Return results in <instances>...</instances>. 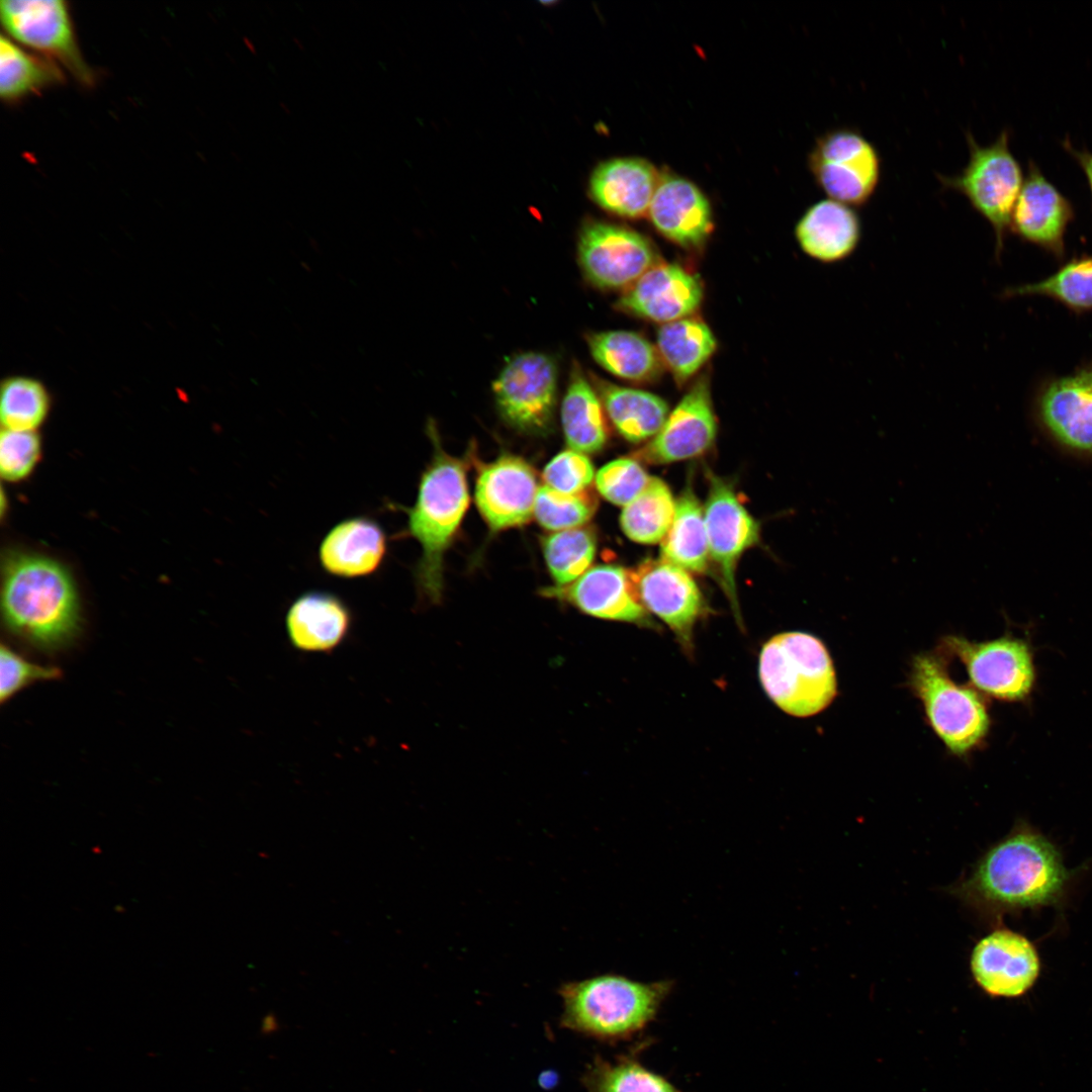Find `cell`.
<instances>
[{
  "label": "cell",
  "mask_w": 1092,
  "mask_h": 1092,
  "mask_svg": "<svg viewBox=\"0 0 1092 1092\" xmlns=\"http://www.w3.org/2000/svg\"><path fill=\"white\" fill-rule=\"evenodd\" d=\"M1069 873L1054 844L1027 827H1018L993 845L971 873L948 890L986 916L1057 903Z\"/></svg>",
  "instance_id": "cell-1"
},
{
  "label": "cell",
  "mask_w": 1092,
  "mask_h": 1092,
  "mask_svg": "<svg viewBox=\"0 0 1092 1092\" xmlns=\"http://www.w3.org/2000/svg\"><path fill=\"white\" fill-rule=\"evenodd\" d=\"M7 628L42 650L70 643L80 629V605L70 573L54 559L14 554L7 559L2 585Z\"/></svg>",
  "instance_id": "cell-2"
},
{
  "label": "cell",
  "mask_w": 1092,
  "mask_h": 1092,
  "mask_svg": "<svg viewBox=\"0 0 1092 1092\" xmlns=\"http://www.w3.org/2000/svg\"><path fill=\"white\" fill-rule=\"evenodd\" d=\"M431 462L421 475L417 499L407 514V532L422 548L414 568L421 598L438 603L444 586V555L460 526L469 504L465 467L460 459L446 453L436 433Z\"/></svg>",
  "instance_id": "cell-3"
},
{
  "label": "cell",
  "mask_w": 1092,
  "mask_h": 1092,
  "mask_svg": "<svg viewBox=\"0 0 1092 1092\" xmlns=\"http://www.w3.org/2000/svg\"><path fill=\"white\" fill-rule=\"evenodd\" d=\"M674 983L640 982L604 974L561 985L560 1025L615 1043L642 1033L656 1018Z\"/></svg>",
  "instance_id": "cell-4"
},
{
  "label": "cell",
  "mask_w": 1092,
  "mask_h": 1092,
  "mask_svg": "<svg viewBox=\"0 0 1092 1092\" xmlns=\"http://www.w3.org/2000/svg\"><path fill=\"white\" fill-rule=\"evenodd\" d=\"M758 674L770 700L784 712L808 717L836 695L835 672L824 644L803 632H785L764 643Z\"/></svg>",
  "instance_id": "cell-5"
},
{
  "label": "cell",
  "mask_w": 1092,
  "mask_h": 1092,
  "mask_svg": "<svg viewBox=\"0 0 1092 1092\" xmlns=\"http://www.w3.org/2000/svg\"><path fill=\"white\" fill-rule=\"evenodd\" d=\"M969 160L952 176L937 174L943 188L964 195L971 206L992 226L995 254L1000 258L1011 213L1023 184L1022 168L1009 148L1010 131L1003 129L990 145L978 144L966 133Z\"/></svg>",
  "instance_id": "cell-6"
},
{
  "label": "cell",
  "mask_w": 1092,
  "mask_h": 1092,
  "mask_svg": "<svg viewBox=\"0 0 1092 1092\" xmlns=\"http://www.w3.org/2000/svg\"><path fill=\"white\" fill-rule=\"evenodd\" d=\"M911 682L932 728L951 752L966 753L985 737L989 717L982 699L974 690L954 684L937 657L917 655Z\"/></svg>",
  "instance_id": "cell-7"
},
{
  "label": "cell",
  "mask_w": 1092,
  "mask_h": 1092,
  "mask_svg": "<svg viewBox=\"0 0 1092 1092\" xmlns=\"http://www.w3.org/2000/svg\"><path fill=\"white\" fill-rule=\"evenodd\" d=\"M808 165L817 186L830 199L849 206L868 203L881 178V158L876 147L849 127L820 135L809 154Z\"/></svg>",
  "instance_id": "cell-8"
},
{
  "label": "cell",
  "mask_w": 1092,
  "mask_h": 1092,
  "mask_svg": "<svg viewBox=\"0 0 1092 1092\" xmlns=\"http://www.w3.org/2000/svg\"><path fill=\"white\" fill-rule=\"evenodd\" d=\"M556 390L555 360L533 351L511 358L492 384L503 419L511 427L529 434H542L551 428Z\"/></svg>",
  "instance_id": "cell-9"
},
{
  "label": "cell",
  "mask_w": 1092,
  "mask_h": 1092,
  "mask_svg": "<svg viewBox=\"0 0 1092 1092\" xmlns=\"http://www.w3.org/2000/svg\"><path fill=\"white\" fill-rule=\"evenodd\" d=\"M710 561L730 606L740 619L736 568L743 553L760 538L758 522L724 478L709 474V492L704 507Z\"/></svg>",
  "instance_id": "cell-10"
},
{
  "label": "cell",
  "mask_w": 1092,
  "mask_h": 1092,
  "mask_svg": "<svg viewBox=\"0 0 1092 1092\" xmlns=\"http://www.w3.org/2000/svg\"><path fill=\"white\" fill-rule=\"evenodd\" d=\"M578 259L585 277L607 289L629 287L657 263L656 252L644 236L596 220L580 232Z\"/></svg>",
  "instance_id": "cell-11"
},
{
  "label": "cell",
  "mask_w": 1092,
  "mask_h": 1092,
  "mask_svg": "<svg viewBox=\"0 0 1092 1092\" xmlns=\"http://www.w3.org/2000/svg\"><path fill=\"white\" fill-rule=\"evenodd\" d=\"M0 13L14 39L58 60L82 83H92L93 73L80 53L66 2L3 0Z\"/></svg>",
  "instance_id": "cell-12"
},
{
  "label": "cell",
  "mask_w": 1092,
  "mask_h": 1092,
  "mask_svg": "<svg viewBox=\"0 0 1092 1092\" xmlns=\"http://www.w3.org/2000/svg\"><path fill=\"white\" fill-rule=\"evenodd\" d=\"M1039 425L1058 443L1092 453V361L1073 371L1044 378L1034 396Z\"/></svg>",
  "instance_id": "cell-13"
},
{
  "label": "cell",
  "mask_w": 1092,
  "mask_h": 1092,
  "mask_svg": "<svg viewBox=\"0 0 1092 1092\" xmlns=\"http://www.w3.org/2000/svg\"><path fill=\"white\" fill-rule=\"evenodd\" d=\"M944 647L957 655L967 667L975 687L996 699L1018 701L1025 698L1034 682V667L1026 642L1002 637L974 643L965 638L949 636Z\"/></svg>",
  "instance_id": "cell-14"
},
{
  "label": "cell",
  "mask_w": 1092,
  "mask_h": 1092,
  "mask_svg": "<svg viewBox=\"0 0 1092 1092\" xmlns=\"http://www.w3.org/2000/svg\"><path fill=\"white\" fill-rule=\"evenodd\" d=\"M632 576L645 610L663 621L681 646L691 650L694 627L706 609L691 573L660 558L643 561Z\"/></svg>",
  "instance_id": "cell-15"
},
{
  "label": "cell",
  "mask_w": 1092,
  "mask_h": 1092,
  "mask_svg": "<svg viewBox=\"0 0 1092 1092\" xmlns=\"http://www.w3.org/2000/svg\"><path fill=\"white\" fill-rule=\"evenodd\" d=\"M1075 216L1072 201L1030 160L1011 213L1009 230L1022 242L1063 261L1066 255L1065 236Z\"/></svg>",
  "instance_id": "cell-16"
},
{
  "label": "cell",
  "mask_w": 1092,
  "mask_h": 1092,
  "mask_svg": "<svg viewBox=\"0 0 1092 1092\" xmlns=\"http://www.w3.org/2000/svg\"><path fill=\"white\" fill-rule=\"evenodd\" d=\"M716 432L710 384L703 376L668 415L659 432L633 456L650 464L695 458L712 447Z\"/></svg>",
  "instance_id": "cell-17"
},
{
  "label": "cell",
  "mask_w": 1092,
  "mask_h": 1092,
  "mask_svg": "<svg viewBox=\"0 0 1092 1092\" xmlns=\"http://www.w3.org/2000/svg\"><path fill=\"white\" fill-rule=\"evenodd\" d=\"M970 966L979 987L993 997L1022 996L1034 985L1040 972L1033 943L1005 928L996 929L977 942Z\"/></svg>",
  "instance_id": "cell-18"
},
{
  "label": "cell",
  "mask_w": 1092,
  "mask_h": 1092,
  "mask_svg": "<svg viewBox=\"0 0 1092 1092\" xmlns=\"http://www.w3.org/2000/svg\"><path fill=\"white\" fill-rule=\"evenodd\" d=\"M535 471L525 460L504 455L485 464L475 484V503L492 531L528 523L538 491Z\"/></svg>",
  "instance_id": "cell-19"
},
{
  "label": "cell",
  "mask_w": 1092,
  "mask_h": 1092,
  "mask_svg": "<svg viewBox=\"0 0 1092 1092\" xmlns=\"http://www.w3.org/2000/svg\"><path fill=\"white\" fill-rule=\"evenodd\" d=\"M543 594L596 618L649 624L648 612L639 600L632 570L619 565H596L575 581L548 587Z\"/></svg>",
  "instance_id": "cell-20"
},
{
  "label": "cell",
  "mask_w": 1092,
  "mask_h": 1092,
  "mask_svg": "<svg viewBox=\"0 0 1092 1092\" xmlns=\"http://www.w3.org/2000/svg\"><path fill=\"white\" fill-rule=\"evenodd\" d=\"M703 285L695 274L672 263H656L627 287L618 301L625 311L667 324L688 317L703 300Z\"/></svg>",
  "instance_id": "cell-21"
},
{
  "label": "cell",
  "mask_w": 1092,
  "mask_h": 1092,
  "mask_svg": "<svg viewBox=\"0 0 1092 1092\" xmlns=\"http://www.w3.org/2000/svg\"><path fill=\"white\" fill-rule=\"evenodd\" d=\"M648 214L662 236L686 249L701 247L713 228L707 197L694 183L675 175L660 176Z\"/></svg>",
  "instance_id": "cell-22"
},
{
  "label": "cell",
  "mask_w": 1092,
  "mask_h": 1092,
  "mask_svg": "<svg viewBox=\"0 0 1092 1092\" xmlns=\"http://www.w3.org/2000/svg\"><path fill=\"white\" fill-rule=\"evenodd\" d=\"M387 552V538L372 518L357 516L336 524L318 547L323 569L334 576L358 578L373 574Z\"/></svg>",
  "instance_id": "cell-23"
},
{
  "label": "cell",
  "mask_w": 1092,
  "mask_h": 1092,
  "mask_svg": "<svg viewBox=\"0 0 1092 1092\" xmlns=\"http://www.w3.org/2000/svg\"><path fill=\"white\" fill-rule=\"evenodd\" d=\"M353 623L347 604L337 595L309 590L297 597L285 615L291 646L308 653H330L348 637Z\"/></svg>",
  "instance_id": "cell-24"
},
{
  "label": "cell",
  "mask_w": 1092,
  "mask_h": 1092,
  "mask_svg": "<svg viewBox=\"0 0 1092 1092\" xmlns=\"http://www.w3.org/2000/svg\"><path fill=\"white\" fill-rule=\"evenodd\" d=\"M660 176L640 158H616L600 164L590 176L589 193L605 210L626 218L644 216Z\"/></svg>",
  "instance_id": "cell-25"
},
{
  "label": "cell",
  "mask_w": 1092,
  "mask_h": 1092,
  "mask_svg": "<svg viewBox=\"0 0 1092 1092\" xmlns=\"http://www.w3.org/2000/svg\"><path fill=\"white\" fill-rule=\"evenodd\" d=\"M861 220L852 206L833 199L812 204L799 219L795 234L801 249L822 263L850 257L861 239Z\"/></svg>",
  "instance_id": "cell-26"
},
{
  "label": "cell",
  "mask_w": 1092,
  "mask_h": 1092,
  "mask_svg": "<svg viewBox=\"0 0 1092 1092\" xmlns=\"http://www.w3.org/2000/svg\"><path fill=\"white\" fill-rule=\"evenodd\" d=\"M596 390L615 429L627 441L640 443L654 437L668 417V405L648 391L595 379Z\"/></svg>",
  "instance_id": "cell-27"
},
{
  "label": "cell",
  "mask_w": 1092,
  "mask_h": 1092,
  "mask_svg": "<svg viewBox=\"0 0 1092 1092\" xmlns=\"http://www.w3.org/2000/svg\"><path fill=\"white\" fill-rule=\"evenodd\" d=\"M597 390L575 363L561 403V424L565 441L574 451L589 454L605 446L608 427Z\"/></svg>",
  "instance_id": "cell-28"
},
{
  "label": "cell",
  "mask_w": 1092,
  "mask_h": 1092,
  "mask_svg": "<svg viewBox=\"0 0 1092 1092\" xmlns=\"http://www.w3.org/2000/svg\"><path fill=\"white\" fill-rule=\"evenodd\" d=\"M586 340L593 358L617 377L648 382L661 372L657 349L638 333L608 331L590 334Z\"/></svg>",
  "instance_id": "cell-29"
},
{
  "label": "cell",
  "mask_w": 1092,
  "mask_h": 1092,
  "mask_svg": "<svg viewBox=\"0 0 1092 1092\" xmlns=\"http://www.w3.org/2000/svg\"><path fill=\"white\" fill-rule=\"evenodd\" d=\"M660 555L689 572L703 573L710 562L704 507L691 486L675 499L671 525L660 542Z\"/></svg>",
  "instance_id": "cell-30"
},
{
  "label": "cell",
  "mask_w": 1092,
  "mask_h": 1092,
  "mask_svg": "<svg viewBox=\"0 0 1092 1092\" xmlns=\"http://www.w3.org/2000/svg\"><path fill=\"white\" fill-rule=\"evenodd\" d=\"M651 1041L637 1042L615 1061L597 1055L581 1079L587 1092H684L642 1064L640 1055Z\"/></svg>",
  "instance_id": "cell-31"
},
{
  "label": "cell",
  "mask_w": 1092,
  "mask_h": 1092,
  "mask_svg": "<svg viewBox=\"0 0 1092 1092\" xmlns=\"http://www.w3.org/2000/svg\"><path fill=\"white\" fill-rule=\"evenodd\" d=\"M717 342L706 323L685 317L663 324L657 333V351L678 383L691 378L715 352Z\"/></svg>",
  "instance_id": "cell-32"
},
{
  "label": "cell",
  "mask_w": 1092,
  "mask_h": 1092,
  "mask_svg": "<svg viewBox=\"0 0 1092 1092\" xmlns=\"http://www.w3.org/2000/svg\"><path fill=\"white\" fill-rule=\"evenodd\" d=\"M1002 296H1043L1078 315L1092 312V254L1075 255L1050 276L1008 287Z\"/></svg>",
  "instance_id": "cell-33"
},
{
  "label": "cell",
  "mask_w": 1092,
  "mask_h": 1092,
  "mask_svg": "<svg viewBox=\"0 0 1092 1092\" xmlns=\"http://www.w3.org/2000/svg\"><path fill=\"white\" fill-rule=\"evenodd\" d=\"M675 500L669 487L652 476L643 491L624 507L620 524L625 535L641 544L661 542L674 515Z\"/></svg>",
  "instance_id": "cell-34"
},
{
  "label": "cell",
  "mask_w": 1092,
  "mask_h": 1092,
  "mask_svg": "<svg viewBox=\"0 0 1092 1092\" xmlns=\"http://www.w3.org/2000/svg\"><path fill=\"white\" fill-rule=\"evenodd\" d=\"M63 80L53 62L20 49L4 35L0 38V95L7 102L16 101Z\"/></svg>",
  "instance_id": "cell-35"
},
{
  "label": "cell",
  "mask_w": 1092,
  "mask_h": 1092,
  "mask_svg": "<svg viewBox=\"0 0 1092 1092\" xmlns=\"http://www.w3.org/2000/svg\"><path fill=\"white\" fill-rule=\"evenodd\" d=\"M543 554L556 585L569 584L584 574L594 561L597 538L588 528L554 532L543 539Z\"/></svg>",
  "instance_id": "cell-36"
},
{
  "label": "cell",
  "mask_w": 1092,
  "mask_h": 1092,
  "mask_svg": "<svg viewBox=\"0 0 1092 1092\" xmlns=\"http://www.w3.org/2000/svg\"><path fill=\"white\" fill-rule=\"evenodd\" d=\"M49 394L38 380L14 376L1 385L0 418L3 429L33 431L46 419Z\"/></svg>",
  "instance_id": "cell-37"
},
{
  "label": "cell",
  "mask_w": 1092,
  "mask_h": 1092,
  "mask_svg": "<svg viewBox=\"0 0 1092 1092\" xmlns=\"http://www.w3.org/2000/svg\"><path fill=\"white\" fill-rule=\"evenodd\" d=\"M596 510L597 499L588 490L564 493L543 485L537 491L534 516L543 528L557 532L581 527Z\"/></svg>",
  "instance_id": "cell-38"
},
{
  "label": "cell",
  "mask_w": 1092,
  "mask_h": 1092,
  "mask_svg": "<svg viewBox=\"0 0 1092 1092\" xmlns=\"http://www.w3.org/2000/svg\"><path fill=\"white\" fill-rule=\"evenodd\" d=\"M650 476L637 459L623 457L604 465L595 476L600 494L617 506H627L646 487Z\"/></svg>",
  "instance_id": "cell-39"
},
{
  "label": "cell",
  "mask_w": 1092,
  "mask_h": 1092,
  "mask_svg": "<svg viewBox=\"0 0 1092 1092\" xmlns=\"http://www.w3.org/2000/svg\"><path fill=\"white\" fill-rule=\"evenodd\" d=\"M545 485L564 493L588 490L595 479L594 466L588 457L572 449L554 456L543 470Z\"/></svg>",
  "instance_id": "cell-40"
},
{
  "label": "cell",
  "mask_w": 1092,
  "mask_h": 1092,
  "mask_svg": "<svg viewBox=\"0 0 1092 1092\" xmlns=\"http://www.w3.org/2000/svg\"><path fill=\"white\" fill-rule=\"evenodd\" d=\"M39 438L33 431L3 429L0 436V472L7 480L29 474L39 457Z\"/></svg>",
  "instance_id": "cell-41"
},
{
  "label": "cell",
  "mask_w": 1092,
  "mask_h": 1092,
  "mask_svg": "<svg viewBox=\"0 0 1092 1092\" xmlns=\"http://www.w3.org/2000/svg\"><path fill=\"white\" fill-rule=\"evenodd\" d=\"M60 670L53 666H42L30 662L1 645L0 652V700L3 704L21 689L40 680L60 677Z\"/></svg>",
  "instance_id": "cell-42"
},
{
  "label": "cell",
  "mask_w": 1092,
  "mask_h": 1092,
  "mask_svg": "<svg viewBox=\"0 0 1092 1092\" xmlns=\"http://www.w3.org/2000/svg\"><path fill=\"white\" fill-rule=\"evenodd\" d=\"M1063 148L1066 152L1077 162L1086 176L1088 187L1092 199V153L1085 147L1082 149H1076L1071 143L1069 138H1066L1062 142Z\"/></svg>",
  "instance_id": "cell-43"
},
{
  "label": "cell",
  "mask_w": 1092,
  "mask_h": 1092,
  "mask_svg": "<svg viewBox=\"0 0 1092 1092\" xmlns=\"http://www.w3.org/2000/svg\"><path fill=\"white\" fill-rule=\"evenodd\" d=\"M244 39H245V42H246V44L248 46L249 50H250V51H251V52H252L253 54H255V53H256V50H255V46L253 44V42H252V41H251L250 39L246 38V37H245Z\"/></svg>",
  "instance_id": "cell-44"
},
{
  "label": "cell",
  "mask_w": 1092,
  "mask_h": 1092,
  "mask_svg": "<svg viewBox=\"0 0 1092 1092\" xmlns=\"http://www.w3.org/2000/svg\"><path fill=\"white\" fill-rule=\"evenodd\" d=\"M294 41H295V42H296V43H297L298 46H300L301 50L303 49V46H302V44H301V43H300V42L298 41V39L294 38Z\"/></svg>",
  "instance_id": "cell-45"
}]
</instances>
